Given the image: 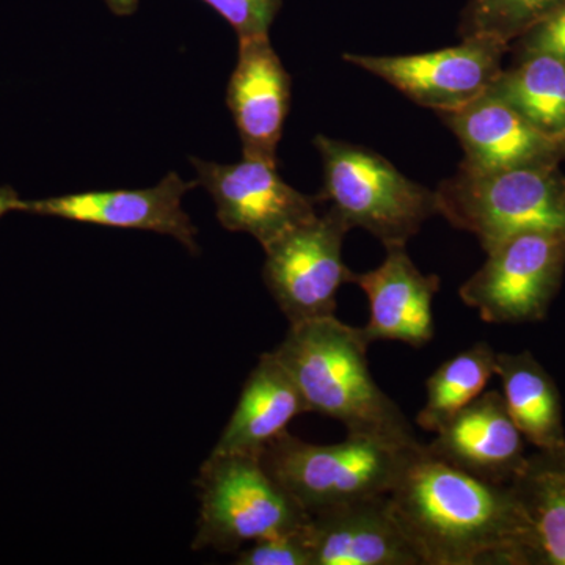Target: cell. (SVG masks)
Wrapping results in <instances>:
<instances>
[{"mask_svg":"<svg viewBox=\"0 0 565 565\" xmlns=\"http://www.w3.org/2000/svg\"><path fill=\"white\" fill-rule=\"evenodd\" d=\"M390 511L423 565H534L533 535L512 484H492L419 449Z\"/></svg>","mask_w":565,"mask_h":565,"instance_id":"6da1fadb","label":"cell"},{"mask_svg":"<svg viewBox=\"0 0 565 565\" xmlns=\"http://www.w3.org/2000/svg\"><path fill=\"white\" fill-rule=\"evenodd\" d=\"M362 329L337 319L289 323L275 351L302 393L308 412L344 424L351 437L415 448L418 438L399 405L371 375Z\"/></svg>","mask_w":565,"mask_h":565,"instance_id":"7a4b0ae2","label":"cell"},{"mask_svg":"<svg viewBox=\"0 0 565 565\" xmlns=\"http://www.w3.org/2000/svg\"><path fill=\"white\" fill-rule=\"evenodd\" d=\"M422 448L351 435L341 444L315 445L285 433L264 448L262 462L315 515L334 505L386 497Z\"/></svg>","mask_w":565,"mask_h":565,"instance_id":"3957f363","label":"cell"},{"mask_svg":"<svg viewBox=\"0 0 565 565\" xmlns=\"http://www.w3.org/2000/svg\"><path fill=\"white\" fill-rule=\"evenodd\" d=\"M323 188L319 203H330L352 228H363L385 248L405 247L424 222L438 214L435 191L401 173L370 148L318 136Z\"/></svg>","mask_w":565,"mask_h":565,"instance_id":"277c9868","label":"cell"},{"mask_svg":"<svg viewBox=\"0 0 565 565\" xmlns=\"http://www.w3.org/2000/svg\"><path fill=\"white\" fill-rule=\"evenodd\" d=\"M435 195L438 214L475 234L486 253L516 234H565V180L556 167L476 172L460 166Z\"/></svg>","mask_w":565,"mask_h":565,"instance_id":"5b68a950","label":"cell"},{"mask_svg":"<svg viewBox=\"0 0 565 565\" xmlns=\"http://www.w3.org/2000/svg\"><path fill=\"white\" fill-rule=\"evenodd\" d=\"M193 550L237 552L259 539L299 530L311 515L264 468L262 455H217L200 470Z\"/></svg>","mask_w":565,"mask_h":565,"instance_id":"8992f818","label":"cell"},{"mask_svg":"<svg viewBox=\"0 0 565 565\" xmlns=\"http://www.w3.org/2000/svg\"><path fill=\"white\" fill-rule=\"evenodd\" d=\"M565 273V234L530 232L487 252L459 296L489 323L544 321Z\"/></svg>","mask_w":565,"mask_h":565,"instance_id":"52a82bcc","label":"cell"},{"mask_svg":"<svg viewBox=\"0 0 565 565\" xmlns=\"http://www.w3.org/2000/svg\"><path fill=\"white\" fill-rule=\"evenodd\" d=\"M349 232L348 222L329 207L264 248V282L289 323L334 316L338 291L355 277L343 262Z\"/></svg>","mask_w":565,"mask_h":565,"instance_id":"ba28073f","label":"cell"},{"mask_svg":"<svg viewBox=\"0 0 565 565\" xmlns=\"http://www.w3.org/2000/svg\"><path fill=\"white\" fill-rule=\"evenodd\" d=\"M505 50L503 41L467 36L457 46L424 54H344V61L388 82L419 106L448 114L489 92L503 71Z\"/></svg>","mask_w":565,"mask_h":565,"instance_id":"9c48e42d","label":"cell"},{"mask_svg":"<svg viewBox=\"0 0 565 565\" xmlns=\"http://www.w3.org/2000/svg\"><path fill=\"white\" fill-rule=\"evenodd\" d=\"M191 161L199 184L214 199L223 228L250 234L263 248L318 217V196L296 191L273 163L247 158L230 166Z\"/></svg>","mask_w":565,"mask_h":565,"instance_id":"30bf717a","label":"cell"},{"mask_svg":"<svg viewBox=\"0 0 565 565\" xmlns=\"http://www.w3.org/2000/svg\"><path fill=\"white\" fill-rule=\"evenodd\" d=\"M196 185L199 181L185 182L172 172L151 189L71 193L21 202L18 211L111 228L167 234L193 255H199V232L181 206L182 196Z\"/></svg>","mask_w":565,"mask_h":565,"instance_id":"8fae6325","label":"cell"},{"mask_svg":"<svg viewBox=\"0 0 565 565\" xmlns=\"http://www.w3.org/2000/svg\"><path fill=\"white\" fill-rule=\"evenodd\" d=\"M462 145L460 166L476 172L556 167L565 139L531 125L514 107L487 92L462 109L440 114Z\"/></svg>","mask_w":565,"mask_h":565,"instance_id":"7c38bea8","label":"cell"},{"mask_svg":"<svg viewBox=\"0 0 565 565\" xmlns=\"http://www.w3.org/2000/svg\"><path fill=\"white\" fill-rule=\"evenodd\" d=\"M525 437L503 394L484 392L424 445L427 455L492 484H511L526 463Z\"/></svg>","mask_w":565,"mask_h":565,"instance_id":"4fadbf2b","label":"cell"},{"mask_svg":"<svg viewBox=\"0 0 565 565\" xmlns=\"http://www.w3.org/2000/svg\"><path fill=\"white\" fill-rule=\"evenodd\" d=\"M226 104L243 141L244 158L278 166V143L291 109V76L269 36L239 40Z\"/></svg>","mask_w":565,"mask_h":565,"instance_id":"5bb4252c","label":"cell"},{"mask_svg":"<svg viewBox=\"0 0 565 565\" xmlns=\"http://www.w3.org/2000/svg\"><path fill=\"white\" fill-rule=\"evenodd\" d=\"M313 565H423L386 497L334 505L307 525Z\"/></svg>","mask_w":565,"mask_h":565,"instance_id":"9a60e30c","label":"cell"},{"mask_svg":"<svg viewBox=\"0 0 565 565\" xmlns=\"http://www.w3.org/2000/svg\"><path fill=\"white\" fill-rule=\"evenodd\" d=\"M353 285L370 300V322L362 329L367 343L401 341L423 348L433 341V302L441 280L423 274L405 247L386 248L385 262L370 273L355 274Z\"/></svg>","mask_w":565,"mask_h":565,"instance_id":"2e32d148","label":"cell"},{"mask_svg":"<svg viewBox=\"0 0 565 565\" xmlns=\"http://www.w3.org/2000/svg\"><path fill=\"white\" fill-rule=\"evenodd\" d=\"M307 412L291 374L274 352L264 353L248 375L236 411L212 452L262 455L275 438L288 433L294 418Z\"/></svg>","mask_w":565,"mask_h":565,"instance_id":"e0dca14e","label":"cell"},{"mask_svg":"<svg viewBox=\"0 0 565 565\" xmlns=\"http://www.w3.org/2000/svg\"><path fill=\"white\" fill-rule=\"evenodd\" d=\"M494 373L503 386L509 415L537 451L565 446L563 403L555 379L530 351L497 353Z\"/></svg>","mask_w":565,"mask_h":565,"instance_id":"ac0fdd59","label":"cell"},{"mask_svg":"<svg viewBox=\"0 0 565 565\" xmlns=\"http://www.w3.org/2000/svg\"><path fill=\"white\" fill-rule=\"evenodd\" d=\"M514 107L531 125L565 139V61L555 55H523V62L503 70L489 88Z\"/></svg>","mask_w":565,"mask_h":565,"instance_id":"d6986e66","label":"cell"},{"mask_svg":"<svg viewBox=\"0 0 565 565\" xmlns=\"http://www.w3.org/2000/svg\"><path fill=\"white\" fill-rule=\"evenodd\" d=\"M497 353L490 344L476 343L440 364L426 381V404L416 416V424L426 433L437 434L478 399L497 375Z\"/></svg>","mask_w":565,"mask_h":565,"instance_id":"ffe728a7","label":"cell"},{"mask_svg":"<svg viewBox=\"0 0 565 565\" xmlns=\"http://www.w3.org/2000/svg\"><path fill=\"white\" fill-rule=\"evenodd\" d=\"M511 484L530 523L534 565H565V476L527 456Z\"/></svg>","mask_w":565,"mask_h":565,"instance_id":"44dd1931","label":"cell"},{"mask_svg":"<svg viewBox=\"0 0 565 565\" xmlns=\"http://www.w3.org/2000/svg\"><path fill=\"white\" fill-rule=\"evenodd\" d=\"M565 0H468L460 36H489L509 44L559 9Z\"/></svg>","mask_w":565,"mask_h":565,"instance_id":"7402d4cb","label":"cell"},{"mask_svg":"<svg viewBox=\"0 0 565 565\" xmlns=\"http://www.w3.org/2000/svg\"><path fill=\"white\" fill-rule=\"evenodd\" d=\"M308 525V523H307ZM307 525L252 542L237 555L239 565H313Z\"/></svg>","mask_w":565,"mask_h":565,"instance_id":"603a6c76","label":"cell"},{"mask_svg":"<svg viewBox=\"0 0 565 565\" xmlns=\"http://www.w3.org/2000/svg\"><path fill=\"white\" fill-rule=\"evenodd\" d=\"M221 14L239 40L269 36V29L281 9L282 0H203Z\"/></svg>","mask_w":565,"mask_h":565,"instance_id":"cb8c5ba5","label":"cell"},{"mask_svg":"<svg viewBox=\"0 0 565 565\" xmlns=\"http://www.w3.org/2000/svg\"><path fill=\"white\" fill-rule=\"evenodd\" d=\"M525 35L523 55L548 54L565 61V3Z\"/></svg>","mask_w":565,"mask_h":565,"instance_id":"d4e9b609","label":"cell"},{"mask_svg":"<svg viewBox=\"0 0 565 565\" xmlns=\"http://www.w3.org/2000/svg\"><path fill=\"white\" fill-rule=\"evenodd\" d=\"M535 462L544 465L546 468L557 471L565 476V446L555 451H537L531 455Z\"/></svg>","mask_w":565,"mask_h":565,"instance_id":"484cf974","label":"cell"},{"mask_svg":"<svg viewBox=\"0 0 565 565\" xmlns=\"http://www.w3.org/2000/svg\"><path fill=\"white\" fill-rule=\"evenodd\" d=\"M22 200L20 195H18L17 191H13L11 188H7V185H0V218L3 215L9 214L11 211L20 210V204Z\"/></svg>","mask_w":565,"mask_h":565,"instance_id":"4316f807","label":"cell"},{"mask_svg":"<svg viewBox=\"0 0 565 565\" xmlns=\"http://www.w3.org/2000/svg\"><path fill=\"white\" fill-rule=\"evenodd\" d=\"M117 17H129L139 7V0H104Z\"/></svg>","mask_w":565,"mask_h":565,"instance_id":"83f0119b","label":"cell"}]
</instances>
